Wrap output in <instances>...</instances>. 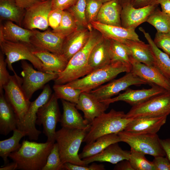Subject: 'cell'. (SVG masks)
Instances as JSON below:
<instances>
[{
    "label": "cell",
    "instance_id": "6da1fadb",
    "mask_svg": "<svg viewBox=\"0 0 170 170\" xmlns=\"http://www.w3.org/2000/svg\"><path fill=\"white\" fill-rule=\"evenodd\" d=\"M54 143H38L24 140L20 147L9 157L17 164V169L42 170Z\"/></svg>",
    "mask_w": 170,
    "mask_h": 170
},
{
    "label": "cell",
    "instance_id": "7a4b0ae2",
    "mask_svg": "<svg viewBox=\"0 0 170 170\" xmlns=\"http://www.w3.org/2000/svg\"><path fill=\"white\" fill-rule=\"evenodd\" d=\"M103 37L92 31L86 45L71 58L65 70L58 74L55 84H65L92 72L88 65L89 56L93 48Z\"/></svg>",
    "mask_w": 170,
    "mask_h": 170
},
{
    "label": "cell",
    "instance_id": "3957f363",
    "mask_svg": "<svg viewBox=\"0 0 170 170\" xmlns=\"http://www.w3.org/2000/svg\"><path fill=\"white\" fill-rule=\"evenodd\" d=\"M89 127L84 129L62 127L56 132L55 141L63 164L67 162L80 166L88 165L80 158L78 151Z\"/></svg>",
    "mask_w": 170,
    "mask_h": 170
},
{
    "label": "cell",
    "instance_id": "277c9868",
    "mask_svg": "<svg viewBox=\"0 0 170 170\" xmlns=\"http://www.w3.org/2000/svg\"><path fill=\"white\" fill-rule=\"evenodd\" d=\"M122 111L111 109L108 113H104L90 123L88 130L83 142L86 144L93 142L104 135L118 133L124 130L133 118H127Z\"/></svg>",
    "mask_w": 170,
    "mask_h": 170
},
{
    "label": "cell",
    "instance_id": "5b68a950",
    "mask_svg": "<svg viewBox=\"0 0 170 170\" xmlns=\"http://www.w3.org/2000/svg\"><path fill=\"white\" fill-rule=\"evenodd\" d=\"M131 71V65L119 62H111L109 65L94 71L84 77L75 80L66 84L81 90L90 92L107 82L115 78L119 74Z\"/></svg>",
    "mask_w": 170,
    "mask_h": 170
},
{
    "label": "cell",
    "instance_id": "8992f818",
    "mask_svg": "<svg viewBox=\"0 0 170 170\" xmlns=\"http://www.w3.org/2000/svg\"><path fill=\"white\" fill-rule=\"evenodd\" d=\"M1 51L6 56L5 60L8 69L14 75L19 76L15 72L12 64L20 60H27L37 70L44 72L43 65L41 60L32 53L34 47L21 42H13L0 38Z\"/></svg>",
    "mask_w": 170,
    "mask_h": 170
},
{
    "label": "cell",
    "instance_id": "52a82bcc",
    "mask_svg": "<svg viewBox=\"0 0 170 170\" xmlns=\"http://www.w3.org/2000/svg\"><path fill=\"white\" fill-rule=\"evenodd\" d=\"M170 114V91H167L132 106L125 117L134 118L167 116Z\"/></svg>",
    "mask_w": 170,
    "mask_h": 170
},
{
    "label": "cell",
    "instance_id": "ba28073f",
    "mask_svg": "<svg viewBox=\"0 0 170 170\" xmlns=\"http://www.w3.org/2000/svg\"><path fill=\"white\" fill-rule=\"evenodd\" d=\"M118 134L122 142L126 143L131 148L145 155H149L154 157L166 156L160 139L156 133H134L123 130L118 133Z\"/></svg>",
    "mask_w": 170,
    "mask_h": 170
},
{
    "label": "cell",
    "instance_id": "9c48e42d",
    "mask_svg": "<svg viewBox=\"0 0 170 170\" xmlns=\"http://www.w3.org/2000/svg\"><path fill=\"white\" fill-rule=\"evenodd\" d=\"M52 95V90L50 86L46 85L37 98L31 102L23 118L18 122L17 128L25 132L31 140H37L41 133L35 127L37 112L39 108L48 101Z\"/></svg>",
    "mask_w": 170,
    "mask_h": 170
},
{
    "label": "cell",
    "instance_id": "30bf717a",
    "mask_svg": "<svg viewBox=\"0 0 170 170\" xmlns=\"http://www.w3.org/2000/svg\"><path fill=\"white\" fill-rule=\"evenodd\" d=\"M54 93L48 101L39 109L36 124L43 127V133L47 137V142L54 143L56 127L60 121V114L58 100Z\"/></svg>",
    "mask_w": 170,
    "mask_h": 170
},
{
    "label": "cell",
    "instance_id": "8fae6325",
    "mask_svg": "<svg viewBox=\"0 0 170 170\" xmlns=\"http://www.w3.org/2000/svg\"><path fill=\"white\" fill-rule=\"evenodd\" d=\"M21 67L22 69L21 73L22 77V87L29 100L36 91L44 87L47 82L54 80L58 76L57 73L36 70L25 60H21Z\"/></svg>",
    "mask_w": 170,
    "mask_h": 170
},
{
    "label": "cell",
    "instance_id": "7c38bea8",
    "mask_svg": "<svg viewBox=\"0 0 170 170\" xmlns=\"http://www.w3.org/2000/svg\"><path fill=\"white\" fill-rule=\"evenodd\" d=\"M22 78L14 75L11 76L9 81L3 87L4 96L14 110L18 121L23 118L31 103L22 88Z\"/></svg>",
    "mask_w": 170,
    "mask_h": 170
},
{
    "label": "cell",
    "instance_id": "4fadbf2b",
    "mask_svg": "<svg viewBox=\"0 0 170 170\" xmlns=\"http://www.w3.org/2000/svg\"><path fill=\"white\" fill-rule=\"evenodd\" d=\"M146 82L140 78L131 71L123 76L101 86L90 92L100 101L111 98L121 91L132 85L146 84Z\"/></svg>",
    "mask_w": 170,
    "mask_h": 170
},
{
    "label": "cell",
    "instance_id": "5bb4252c",
    "mask_svg": "<svg viewBox=\"0 0 170 170\" xmlns=\"http://www.w3.org/2000/svg\"><path fill=\"white\" fill-rule=\"evenodd\" d=\"M52 0H45L26 9L22 25L30 30L44 31L49 26L48 17L52 10Z\"/></svg>",
    "mask_w": 170,
    "mask_h": 170
},
{
    "label": "cell",
    "instance_id": "9a60e30c",
    "mask_svg": "<svg viewBox=\"0 0 170 170\" xmlns=\"http://www.w3.org/2000/svg\"><path fill=\"white\" fill-rule=\"evenodd\" d=\"M131 71L151 86H156L170 91V80L164 76L155 67L140 62L131 56Z\"/></svg>",
    "mask_w": 170,
    "mask_h": 170
},
{
    "label": "cell",
    "instance_id": "2e32d148",
    "mask_svg": "<svg viewBox=\"0 0 170 170\" xmlns=\"http://www.w3.org/2000/svg\"><path fill=\"white\" fill-rule=\"evenodd\" d=\"M65 38L49 30L41 32L34 30L30 38L31 45L35 48L62 55Z\"/></svg>",
    "mask_w": 170,
    "mask_h": 170
},
{
    "label": "cell",
    "instance_id": "e0dca14e",
    "mask_svg": "<svg viewBox=\"0 0 170 170\" xmlns=\"http://www.w3.org/2000/svg\"><path fill=\"white\" fill-rule=\"evenodd\" d=\"M158 6L153 4L138 8L134 7L130 3L123 6L121 14L122 26L135 30L139 25L146 22Z\"/></svg>",
    "mask_w": 170,
    "mask_h": 170
},
{
    "label": "cell",
    "instance_id": "ac0fdd59",
    "mask_svg": "<svg viewBox=\"0 0 170 170\" xmlns=\"http://www.w3.org/2000/svg\"><path fill=\"white\" fill-rule=\"evenodd\" d=\"M148 89L134 90L129 88L117 96L100 101L109 105L119 101H123L133 106L141 103L149 98L167 90L158 86H152Z\"/></svg>",
    "mask_w": 170,
    "mask_h": 170
},
{
    "label": "cell",
    "instance_id": "d6986e66",
    "mask_svg": "<svg viewBox=\"0 0 170 170\" xmlns=\"http://www.w3.org/2000/svg\"><path fill=\"white\" fill-rule=\"evenodd\" d=\"M109 105L101 102L90 92H82L76 107L82 111L84 119L90 123L105 113Z\"/></svg>",
    "mask_w": 170,
    "mask_h": 170
},
{
    "label": "cell",
    "instance_id": "ffe728a7",
    "mask_svg": "<svg viewBox=\"0 0 170 170\" xmlns=\"http://www.w3.org/2000/svg\"><path fill=\"white\" fill-rule=\"evenodd\" d=\"M90 24L93 28L99 31L106 39L113 40L121 43L126 40H140L135 30L106 25L96 21H93Z\"/></svg>",
    "mask_w": 170,
    "mask_h": 170
},
{
    "label": "cell",
    "instance_id": "44dd1931",
    "mask_svg": "<svg viewBox=\"0 0 170 170\" xmlns=\"http://www.w3.org/2000/svg\"><path fill=\"white\" fill-rule=\"evenodd\" d=\"M167 116L134 118L124 131L134 133L156 134L166 123Z\"/></svg>",
    "mask_w": 170,
    "mask_h": 170
},
{
    "label": "cell",
    "instance_id": "7402d4cb",
    "mask_svg": "<svg viewBox=\"0 0 170 170\" xmlns=\"http://www.w3.org/2000/svg\"><path fill=\"white\" fill-rule=\"evenodd\" d=\"M92 31L87 28L80 27L65 38L63 45L62 55L68 61L86 45Z\"/></svg>",
    "mask_w": 170,
    "mask_h": 170
},
{
    "label": "cell",
    "instance_id": "603a6c76",
    "mask_svg": "<svg viewBox=\"0 0 170 170\" xmlns=\"http://www.w3.org/2000/svg\"><path fill=\"white\" fill-rule=\"evenodd\" d=\"M63 113L60 122L62 127L81 129L90 127V123L79 112L76 104L61 99Z\"/></svg>",
    "mask_w": 170,
    "mask_h": 170
},
{
    "label": "cell",
    "instance_id": "cb8c5ba5",
    "mask_svg": "<svg viewBox=\"0 0 170 170\" xmlns=\"http://www.w3.org/2000/svg\"><path fill=\"white\" fill-rule=\"evenodd\" d=\"M34 32V30L23 28L12 21L6 20L0 25V38L10 42L23 43L33 46L30 38Z\"/></svg>",
    "mask_w": 170,
    "mask_h": 170
},
{
    "label": "cell",
    "instance_id": "d4e9b609",
    "mask_svg": "<svg viewBox=\"0 0 170 170\" xmlns=\"http://www.w3.org/2000/svg\"><path fill=\"white\" fill-rule=\"evenodd\" d=\"M32 53L42 63L44 72L59 74L66 68L68 61L63 55L34 48Z\"/></svg>",
    "mask_w": 170,
    "mask_h": 170
},
{
    "label": "cell",
    "instance_id": "484cf974",
    "mask_svg": "<svg viewBox=\"0 0 170 170\" xmlns=\"http://www.w3.org/2000/svg\"><path fill=\"white\" fill-rule=\"evenodd\" d=\"M130 151L124 150L118 143L111 144L100 152L82 160L86 165L94 162H107L116 164L124 160H128Z\"/></svg>",
    "mask_w": 170,
    "mask_h": 170
},
{
    "label": "cell",
    "instance_id": "4316f807",
    "mask_svg": "<svg viewBox=\"0 0 170 170\" xmlns=\"http://www.w3.org/2000/svg\"><path fill=\"white\" fill-rule=\"evenodd\" d=\"M122 7L119 0L103 3L95 21L108 25L122 26L121 14Z\"/></svg>",
    "mask_w": 170,
    "mask_h": 170
},
{
    "label": "cell",
    "instance_id": "83f0119b",
    "mask_svg": "<svg viewBox=\"0 0 170 170\" xmlns=\"http://www.w3.org/2000/svg\"><path fill=\"white\" fill-rule=\"evenodd\" d=\"M111 63L109 40L103 37L91 50L88 60V65L93 71Z\"/></svg>",
    "mask_w": 170,
    "mask_h": 170
},
{
    "label": "cell",
    "instance_id": "f1b7e54d",
    "mask_svg": "<svg viewBox=\"0 0 170 170\" xmlns=\"http://www.w3.org/2000/svg\"><path fill=\"white\" fill-rule=\"evenodd\" d=\"M0 94V133L5 136L17 128L18 119L3 93Z\"/></svg>",
    "mask_w": 170,
    "mask_h": 170
},
{
    "label": "cell",
    "instance_id": "f546056e",
    "mask_svg": "<svg viewBox=\"0 0 170 170\" xmlns=\"http://www.w3.org/2000/svg\"><path fill=\"white\" fill-rule=\"evenodd\" d=\"M139 29L150 45L154 58V66L164 76L170 80V57L156 46L150 34L142 27H140Z\"/></svg>",
    "mask_w": 170,
    "mask_h": 170
},
{
    "label": "cell",
    "instance_id": "4dcf8cb0",
    "mask_svg": "<svg viewBox=\"0 0 170 170\" xmlns=\"http://www.w3.org/2000/svg\"><path fill=\"white\" fill-rule=\"evenodd\" d=\"M122 142L118 133H114L103 135L94 141L87 144L84 146L79 157L82 160L97 154L110 144Z\"/></svg>",
    "mask_w": 170,
    "mask_h": 170
},
{
    "label": "cell",
    "instance_id": "1f68e13d",
    "mask_svg": "<svg viewBox=\"0 0 170 170\" xmlns=\"http://www.w3.org/2000/svg\"><path fill=\"white\" fill-rule=\"evenodd\" d=\"M128 48L131 56L138 61L145 65L154 66V60L149 44L141 41L126 40L122 43Z\"/></svg>",
    "mask_w": 170,
    "mask_h": 170
},
{
    "label": "cell",
    "instance_id": "d6a6232c",
    "mask_svg": "<svg viewBox=\"0 0 170 170\" xmlns=\"http://www.w3.org/2000/svg\"><path fill=\"white\" fill-rule=\"evenodd\" d=\"M26 9L18 6L14 0H0V19L9 20L21 26Z\"/></svg>",
    "mask_w": 170,
    "mask_h": 170
},
{
    "label": "cell",
    "instance_id": "836d02e7",
    "mask_svg": "<svg viewBox=\"0 0 170 170\" xmlns=\"http://www.w3.org/2000/svg\"><path fill=\"white\" fill-rule=\"evenodd\" d=\"M13 135L8 139L0 141V156L3 158L4 165L8 162V157L10 153L18 150L22 144L19 143L26 133L17 128L13 131Z\"/></svg>",
    "mask_w": 170,
    "mask_h": 170
},
{
    "label": "cell",
    "instance_id": "e575fe53",
    "mask_svg": "<svg viewBox=\"0 0 170 170\" xmlns=\"http://www.w3.org/2000/svg\"><path fill=\"white\" fill-rule=\"evenodd\" d=\"M109 52L111 63L119 62L126 65H131V53L125 44L109 40Z\"/></svg>",
    "mask_w": 170,
    "mask_h": 170
},
{
    "label": "cell",
    "instance_id": "d590c367",
    "mask_svg": "<svg viewBox=\"0 0 170 170\" xmlns=\"http://www.w3.org/2000/svg\"><path fill=\"white\" fill-rule=\"evenodd\" d=\"M146 22L153 26L157 32H170V16L157 7L150 15Z\"/></svg>",
    "mask_w": 170,
    "mask_h": 170
},
{
    "label": "cell",
    "instance_id": "8d00e7d4",
    "mask_svg": "<svg viewBox=\"0 0 170 170\" xmlns=\"http://www.w3.org/2000/svg\"><path fill=\"white\" fill-rule=\"evenodd\" d=\"M74 17L67 10H64L63 17L59 26L52 31L64 38L77 30L79 27Z\"/></svg>",
    "mask_w": 170,
    "mask_h": 170
},
{
    "label": "cell",
    "instance_id": "74e56055",
    "mask_svg": "<svg viewBox=\"0 0 170 170\" xmlns=\"http://www.w3.org/2000/svg\"><path fill=\"white\" fill-rule=\"evenodd\" d=\"M54 94L58 99H64L77 104L81 90L69 86L66 84H54L53 86Z\"/></svg>",
    "mask_w": 170,
    "mask_h": 170
},
{
    "label": "cell",
    "instance_id": "f35d334b",
    "mask_svg": "<svg viewBox=\"0 0 170 170\" xmlns=\"http://www.w3.org/2000/svg\"><path fill=\"white\" fill-rule=\"evenodd\" d=\"M86 0H78L74 5L67 10L72 14L79 26L87 28L91 31L93 27L91 24L88 23L86 18Z\"/></svg>",
    "mask_w": 170,
    "mask_h": 170
},
{
    "label": "cell",
    "instance_id": "ab89813d",
    "mask_svg": "<svg viewBox=\"0 0 170 170\" xmlns=\"http://www.w3.org/2000/svg\"><path fill=\"white\" fill-rule=\"evenodd\" d=\"M128 160L133 170H155L152 162L146 159L144 154L131 148Z\"/></svg>",
    "mask_w": 170,
    "mask_h": 170
},
{
    "label": "cell",
    "instance_id": "60d3db41",
    "mask_svg": "<svg viewBox=\"0 0 170 170\" xmlns=\"http://www.w3.org/2000/svg\"><path fill=\"white\" fill-rule=\"evenodd\" d=\"M63 165L60 158L58 144L54 143L42 170H63Z\"/></svg>",
    "mask_w": 170,
    "mask_h": 170
},
{
    "label": "cell",
    "instance_id": "b9f144b4",
    "mask_svg": "<svg viewBox=\"0 0 170 170\" xmlns=\"http://www.w3.org/2000/svg\"><path fill=\"white\" fill-rule=\"evenodd\" d=\"M85 14L89 24L95 21L103 3L101 0H86Z\"/></svg>",
    "mask_w": 170,
    "mask_h": 170
},
{
    "label": "cell",
    "instance_id": "7bdbcfd3",
    "mask_svg": "<svg viewBox=\"0 0 170 170\" xmlns=\"http://www.w3.org/2000/svg\"><path fill=\"white\" fill-rule=\"evenodd\" d=\"M156 46L170 57V32L162 33L157 32L153 40Z\"/></svg>",
    "mask_w": 170,
    "mask_h": 170
},
{
    "label": "cell",
    "instance_id": "ee69618b",
    "mask_svg": "<svg viewBox=\"0 0 170 170\" xmlns=\"http://www.w3.org/2000/svg\"><path fill=\"white\" fill-rule=\"evenodd\" d=\"M7 64L2 51L0 53V93H3V87L9 81L11 75L6 69Z\"/></svg>",
    "mask_w": 170,
    "mask_h": 170
},
{
    "label": "cell",
    "instance_id": "f6af8a7d",
    "mask_svg": "<svg viewBox=\"0 0 170 170\" xmlns=\"http://www.w3.org/2000/svg\"><path fill=\"white\" fill-rule=\"evenodd\" d=\"M105 166L102 164L93 163L91 165L80 166L70 162H65L63 165V170H105Z\"/></svg>",
    "mask_w": 170,
    "mask_h": 170
},
{
    "label": "cell",
    "instance_id": "bcb514c9",
    "mask_svg": "<svg viewBox=\"0 0 170 170\" xmlns=\"http://www.w3.org/2000/svg\"><path fill=\"white\" fill-rule=\"evenodd\" d=\"M64 10L56 9H52L50 12L48 17V26L53 30L58 27L61 22Z\"/></svg>",
    "mask_w": 170,
    "mask_h": 170
},
{
    "label": "cell",
    "instance_id": "7dc6e473",
    "mask_svg": "<svg viewBox=\"0 0 170 170\" xmlns=\"http://www.w3.org/2000/svg\"><path fill=\"white\" fill-rule=\"evenodd\" d=\"M152 162L155 170H170V162L167 157H155Z\"/></svg>",
    "mask_w": 170,
    "mask_h": 170
},
{
    "label": "cell",
    "instance_id": "c3c4849f",
    "mask_svg": "<svg viewBox=\"0 0 170 170\" xmlns=\"http://www.w3.org/2000/svg\"><path fill=\"white\" fill-rule=\"evenodd\" d=\"M78 0H52V9L67 10L74 5Z\"/></svg>",
    "mask_w": 170,
    "mask_h": 170
},
{
    "label": "cell",
    "instance_id": "681fc988",
    "mask_svg": "<svg viewBox=\"0 0 170 170\" xmlns=\"http://www.w3.org/2000/svg\"><path fill=\"white\" fill-rule=\"evenodd\" d=\"M157 0H130V3L136 8L144 7L149 5L157 4Z\"/></svg>",
    "mask_w": 170,
    "mask_h": 170
},
{
    "label": "cell",
    "instance_id": "f907efd6",
    "mask_svg": "<svg viewBox=\"0 0 170 170\" xmlns=\"http://www.w3.org/2000/svg\"><path fill=\"white\" fill-rule=\"evenodd\" d=\"M19 7L26 9L37 4L45 0H14Z\"/></svg>",
    "mask_w": 170,
    "mask_h": 170
},
{
    "label": "cell",
    "instance_id": "816d5d0a",
    "mask_svg": "<svg viewBox=\"0 0 170 170\" xmlns=\"http://www.w3.org/2000/svg\"><path fill=\"white\" fill-rule=\"evenodd\" d=\"M115 170H133L128 160H124L116 164L114 168Z\"/></svg>",
    "mask_w": 170,
    "mask_h": 170
},
{
    "label": "cell",
    "instance_id": "f5cc1de1",
    "mask_svg": "<svg viewBox=\"0 0 170 170\" xmlns=\"http://www.w3.org/2000/svg\"><path fill=\"white\" fill-rule=\"evenodd\" d=\"M160 142L165 155L170 162V138L160 139Z\"/></svg>",
    "mask_w": 170,
    "mask_h": 170
},
{
    "label": "cell",
    "instance_id": "db71d44e",
    "mask_svg": "<svg viewBox=\"0 0 170 170\" xmlns=\"http://www.w3.org/2000/svg\"><path fill=\"white\" fill-rule=\"evenodd\" d=\"M156 4L160 5L163 12L167 14L170 13V0H157Z\"/></svg>",
    "mask_w": 170,
    "mask_h": 170
},
{
    "label": "cell",
    "instance_id": "11a10c76",
    "mask_svg": "<svg viewBox=\"0 0 170 170\" xmlns=\"http://www.w3.org/2000/svg\"><path fill=\"white\" fill-rule=\"evenodd\" d=\"M18 165L15 162L7 163L2 166L0 168V170H14L17 169Z\"/></svg>",
    "mask_w": 170,
    "mask_h": 170
},
{
    "label": "cell",
    "instance_id": "9f6ffc18",
    "mask_svg": "<svg viewBox=\"0 0 170 170\" xmlns=\"http://www.w3.org/2000/svg\"><path fill=\"white\" fill-rule=\"evenodd\" d=\"M122 7L130 3V0H119Z\"/></svg>",
    "mask_w": 170,
    "mask_h": 170
},
{
    "label": "cell",
    "instance_id": "6f0895ef",
    "mask_svg": "<svg viewBox=\"0 0 170 170\" xmlns=\"http://www.w3.org/2000/svg\"><path fill=\"white\" fill-rule=\"evenodd\" d=\"M101 1L103 3H105V2L112 0H101Z\"/></svg>",
    "mask_w": 170,
    "mask_h": 170
},
{
    "label": "cell",
    "instance_id": "680465c9",
    "mask_svg": "<svg viewBox=\"0 0 170 170\" xmlns=\"http://www.w3.org/2000/svg\"><path fill=\"white\" fill-rule=\"evenodd\" d=\"M168 15L170 16V13Z\"/></svg>",
    "mask_w": 170,
    "mask_h": 170
},
{
    "label": "cell",
    "instance_id": "91938a15",
    "mask_svg": "<svg viewBox=\"0 0 170 170\" xmlns=\"http://www.w3.org/2000/svg\"></svg>",
    "mask_w": 170,
    "mask_h": 170
}]
</instances>
